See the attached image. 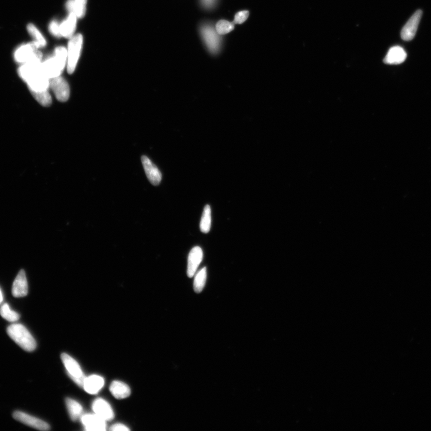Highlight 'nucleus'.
<instances>
[{"label":"nucleus","instance_id":"obj_1","mask_svg":"<svg viewBox=\"0 0 431 431\" xmlns=\"http://www.w3.org/2000/svg\"><path fill=\"white\" fill-rule=\"evenodd\" d=\"M19 76L27 83L35 98L42 106L51 105L52 97L49 92V79L45 75L42 61H33L20 65Z\"/></svg>","mask_w":431,"mask_h":431},{"label":"nucleus","instance_id":"obj_2","mask_svg":"<svg viewBox=\"0 0 431 431\" xmlns=\"http://www.w3.org/2000/svg\"><path fill=\"white\" fill-rule=\"evenodd\" d=\"M68 61V51L63 47L56 48L54 55L42 61V68L49 79L56 78L61 74Z\"/></svg>","mask_w":431,"mask_h":431},{"label":"nucleus","instance_id":"obj_3","mask_svg":"<svg viewBox=\"0 0 431 431\" xmlns=\"http://www.w3.org/2000/svg\"><path fill=\"white\" fill-rule=\"evenodd\" d=\"M7 333L9 336L23 350L27 352H32L36 349L37 343L34 337L22 324H12L7 328Z\"/></svg>","mask_w":431,"mask_h":431},{"label":"nucleus","instance_id":"obj_4","mask_svg":"<svg viewBox=\"0 0 431 431\" xmlns=\"http://www.w3.org/2000/svg\"><path fill=\"white\" fill-rule=\"evenodd\" d=\"M16 62L23 63L33 61H42V54L34 43H25L20 45L14 52Z\"/></svg>","mask_w":431,"mask_h":431},{"label":"nucleus","instance_id":"obj_5","mask_svg":"<svg viewBox=\"0 0 431 431\" xmlns=\"http://www.w3.org/2000/svg\"><path fill=\"white\" fill-rule=\"evenodd\" d=\"M61 359L70 378L83 388L86 377L79 363L72 356L65 353H62Z\"/></svg>","mask_w":431,"mask_h":431},{"label":"nucleus","instance_id":"obj_6","mask_svg":"<svg viewBox=\"0 0 431 431\" xmlns=\"http://www.w3.org/2000/svg\"><path fill=\"white\" fill-rule=\"evenodd\" d=\"M83 45V37L81 35L73 36L70 40L68 51V71L72 74L76 68L79 59Z\"/></svg>","mask_w":431,"mask_h":431},{"label":"nucleus","instance_id":"obj_7","mask_svg":"<svg viewBox=\"0 0 431 431\" xmlns=\"http://www.w3.org/2000/svg\"><path fill=\"white\" fill-rule=\"evenodd\" d=\"M49 86L58 101H68L70 96V87L65 79L59 76L50 79Z\"/></svg>","mask_w":431,"mask_h":431},{"label":"nucleus","instance_id":"obj_8","mask_svg":"<svg viewBox=\"0 0 431 431\" xmlns=\"http://www.w3.org/2000/svg\"><path fill=\"white\" fill-rule=\"evenodd\" d=\"M202 35L210 51L213 53H218L220 49L221 38L216 29H214L212 26H204L202 28Z\"/></svg>","mask_w":431,"mask_h":431},{"label":"nucleus","instance_id":"obj_9","mask_svg":"<svg viewBox=\"0 0 431 431\" xmlns=\"http://www.w3.org/2000/svg\"><path fill=\"white\" fill-rule=\"evenodd\" d=\"M422 16V11L419 10L414 13L408 22L404 25L402 33H401L403 41H410L414 39L416 34L417 28H418Z\"/></svg>","mask_w":431,"mask_h":431},{"label":"nucleus","instance_id":"obj_10","mask_svg":"<svg viewBox=\"0 0 431 431\" xmlns=\"http://www.w3.org/2000/svg\"><path fill=\"white\" fill-rule=\"evenodd\" d=\"M13 417L15 420L25 424L26 425L33 427V428L41 430L50 429V426L48 423L45 422V421L29 415L28 414L17 411V412L13 414Z\"/></svg>","mask_w":431,"mask_h":431},{"label":"nucleus","instance_id":"obj_11","mask_svg":"<svg viewBox=\"0 0 431 431\" xmlns=\"http://www.w3.org/2000/svg\"><path fill=\"white\" fill-rule=\"evenodd\" d=\"M81 422L86 430L103 431L106 430V421L95 414H83Z\"/></svg>","mask_w":431,"mask_h":431},{"label":"nucleus","instance_id":"obj_12","mask_svg":"<svg viewBox=\"0 0 431 431\" xmlns=\"http://www.w3.org/2000/svg\"><path fill=\"white\" fill-rule=\"evenodd\" d=\"M92 410L96 415L108 422L114 418V412L108 402L103 399H96L92 404Z\"/></svg>","mask_w":431,"mask_h":431},{"label":"nucleus","instance_id":"obj_13","mask_svg":"<svg viewBox=\"0 0 431 431\" xmlns=\"http://www.w3.org/2000/svg\"><path fill=\"white\" fill-rule=\"evenodd\" d=\"M203 252L201 247L196 246L193 247L189 252L188 260V269L187 275L189 278L195 276L198 267L202 262Z\"/></svg>","mask_w":431,"mask_h":431},{"label":"nucleus","instance_id":"obj_14","mask_svg":"<svg viewBox=\"0 0 431 431\" xmlns=\"http://www.w3.org/2000/svg\"><path fill=\"white\" fill-rule=\"evenodd\" d=\"M142 162L147 178H148L150 182L153 185H158L161 182L162 175L158 167L146 156L142 157Z\"/></svg>","mask_w":431,"mask_h":431},{"label":"nucleus","instance_id":"obj_15","mask_svg":"<svg viewBox=\"0 0 431 431\" xmlns=\"http://www.w3.org/2000/svg\"><path fill=\"white\" fill-rule=\"evenodd\" d=\"M12 295L16 298H21L27 295L28 286L24 270H21L13 282L12 289Z\"/></svg>","mask_w":431,"mask_h":431},{"label":"nucleus","instance_id":"obj_16","mask_svg":"<svg viewBox=\"0 0 431 431\" xmlns=\"http://www.w3.org/2000/svg\"><path fill=\"white\" fill-rule=\"evenodd\" d=\"M407 58V53L402 47L394 46L389 49L387 52L384 62L389 65L400 64L405 61Z\"/></svg>","mask_w":431,"mask_h":431},{"label":"nucleus","instance_id":"obj_17","mask_svg":"<svg viewBox=\"0 0 431 431\" xmlns=\"http://www.w3.org/2000/svg\"><path fill=\"white\" fill-rule=\"evenodd\" d=\"M105 385V380L102 377L92 375L86 377L83 383V388L86 392L92 395L98 393Z\"/></svg>","mask_w":431,"mask_h":431},{"label":"nucleus","instance_id":"obj_18","mask_svg":"<svg viewBox=\"0 0 431 431\" xmlns=\"http://www.w3.org/2000/svg\"><path fill=\"white\" fill-rule=\"evenodd\" d=\"M77 16L75 13L71 12L64 21L60 25L61 36L66 38H71L76 27Z\"/></svg>","mask_w":431,"mask_h":431},{"label":"nucleus","instance_id":"obj_19","mask_svg":"<svg viewBox=\"0 0 431 431\" xmlns=\"http://www.w3.org/2000/svg\"><path fill=\"white\" fill-rule=\"evenodd\" d=\"M110 390L117 399H125L131 394V389L125 383L120 381H113L110 386Z\"/></svg>","mask_w":431,"mask_h":431},{"label":"nucleus","instance_id":"obj_20","mask_svg":"<svg viewBox=\"0 0 431 431\" xmlns=\"http://www.w3.org/2000/svg\"><path fill=\"white\" fill-rule=\"evenodd\" d=\"M65 404L67 409L68 410L70 418L73 421H76L83 415V407L81 404L76 401L71 399H66Z\"/></svg>","mask_w":431,"mask_h":431},{"label":"nucleus","instance_id":"obj_21","mask_svg":"<svg viewBox=\"0 0 431 431\" xmlns=\"http://www.w3.org/2000/svg\"><path fill=\"white\" fill-rule=\"evenodd\" d=\"M27 30L29 35L34 40L32 42L39 49L43 48V47L46 45V41L44 36L42 35L41 32L39 31V29L34 24L29 23L27 26Z\"/></svg>","mask_w":431,"mask_h":431},{"label":"nucleus","instance_id":"obj_22","mask_svg":"<svg viewBox=\"0 0 431 431\" xmlns=\"http://www.w3.org/2000/svg\"><path fill=\"white\" fill-rule=\"evenodd\" d=\"M212 223V212L210 206L206 205L204 209L201 222H200V229L203 233H208L211 228Z\"/></svg>","mask_w":431,"mask_h":431},{"label":"nucleus","instance_id":"obj_23","mask_svg":"<svg viewBox=\"0 0 431 431\" xmlns=\"http://www.w3.org/2000/svg\"><path fill=\"white\" fill-rule=\"evenodd\" d=\"M194 282H193V289L196 293H200L205 287L207 280V269L204 267L196 274Z\"/></svg>","mask_w":431,"mask_h":431},{"label":"nucleus","instance_id":"obj_24","mask_svg":"<svg viewBox=\"0 0 431 431\" xmlns=\"http://www.w3.org/2000/svg\"><path fill=\"white\" fill-rule=\"evenodd\" d=\"M0 315L3 319L11 322L18 321L20 318L19 314L12 310L8 304L7 303L4 304L0 308Z\"/></svg>","mask_w":431,"mask_h":431},{"label":"nucleus","instance_id":"obj_25","mask_svg":"<svg viewBox=\"0 0 431 431\" xmlns=\"http://www.w3.org/2000/svg\"><path fill=\"white\" fill-rule=\"evenodd\" d=\"M235 29V23L225 20H221L217 23L216 30L219 35H224L232 31Z\"/></svg>","mask_w":431,"mask_h":431},{"label":"nucleus","instance_id":"obj_26","mask_svg":"<svg viewBox=\"0 0 431 431\" xmlns=\"http://www.w3.org/2000/svg\"><path fill=\"white\" fill-rule=\"evenodd\" d=\"M87 0H74V11L77 17L82 18L85 16Z\"/></svg>","mask_w":431,"mask_h":431},{"label":"nucleus","instance_id":"obj_27","mask_svg":"<svg viewBox=\"0 0 431 431\" xmlns=\"http://www.w3.org/2000/svg\"><path fill=\"white\" fill-rule=\"evenodd\" d=\"M249 16V12L248 11H241L239 13H237L235 16V20H234L233 23H236V24H242L243 22H245L247 19L248 18Z\"/></svg>","mask_w":431,"mask_h":431},{"label":"nucleus","instance_id":"obj_28","mask_svg":"<svg viewBox=\"0 0 431 431\" xmlns=\"http://www.w3.org/2000/svg\"><path fill=\"white\" fill-rule=\"evenodd\" d=\"M49 29V31L51 32V34L53 36L56 37L61 36V33H60V25L57 22L53 21L50 23Z\"/></svg>","mask_w":431,"mask_h":431},{"label":"nucleus","instance_id":"obj_29","mask_svg":"<svg viewBox=\"0 0 431 431\" xmlns=\"http://www.w3.org/2000/svg\"><path fill=\"white\" fill-rule=\"evenodd\" d=\"M110 430L112 431H127L130 430L128 427L122 423H116L110 427Z\"/></svg>","mask_w":431,"mask_h":431},{"label":"nucleus","instance_id":"obj_30","mask_svg":"<svg viewBox=\"0 0 431 431\" xmlns=\"http://www.w3.org/2000/svg\"><path fill=\"white\" fill-rule=\"evenodd\" d=\"M67 9L71 13L74 11V0H68L66 4Z\"/></svg>","mask_w":431,"mask_h":431},{"label":"nucleus","instance_id":"obj_31","mask_svg":"<svg viewBox=\"0 0 431 431\" xmlns=\"http://www.w3.org/2000/svg\"><path fill=\"white\" fill-rule=\"evenodd\" d=\"M202 2L204 5L210 8L215 4L216 0H202Z\"/></svg>","mask_w":431,"mask_h":431},{"label":"nucleus","instance_id":"obj_32","mask_svg":"<svg viewBox=\"0 0 431 431\" xmlns=\"http://www.w3.org/2000/svg\"><path fill=\"white\" fill-rule=\"evenodd\" d=\"M3 296L1 289H0V304L3 302Z\"/></svg>","mask_w":431,"mask_h":431}]
</instances>
